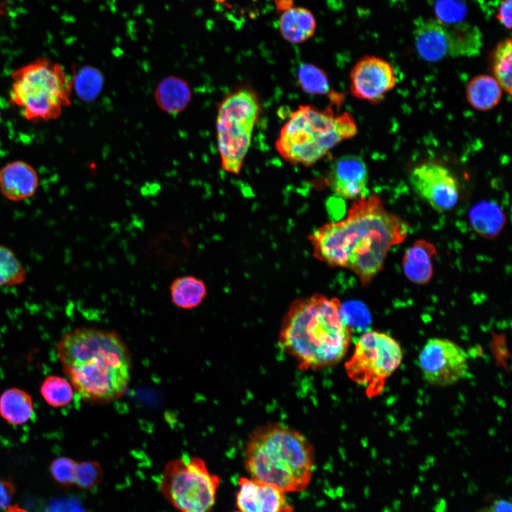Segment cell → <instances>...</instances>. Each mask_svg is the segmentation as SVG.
<instances>
[{
  "instance_id": "6da1fadb",
  "label": "cell",
  "mask_w": 512,
  "mask_h": 512,
  "mask_svg": "<svg viewBox=\"0 0 512 512\" xmlns=\"http://www.w3.org/2000/svg\"><path fill=\"white\" fill-rule=\"evenodd\" d=\"M408 225L368 193L354 200L346 217L326 223L309 236L313 255L330 267L349 269L363 285L382 270L390 249L402 242Z\"/></svg>"
},
{
  "instance_id": "7a4b0ae2",
  "label": "cell",
  "mask_w": 512,
  "mask_h": 512,
  "mask_svg": "<svg viewBox=\"0 0 512 512\" xmlns=\"http://www.w3.org/2000/svg\"><path fill=\"white\" fill-rule=\"evenodd\" d=\"M56 353L64 373L85 400L107 402L125 393L132 359L116 331L76 328L58 341Z\"/></svg>"
},
{
  "instance_id": "3957f363",
  "label": "cell",
  "mask_w": 512,
  "mask_h": 512,
  "mask_svg": "<svg viewBox=\"0 0 512 512\" xmlns=\"http://www.w3.org/2000/svg\"><path fill=\"white\" fill-rule=\"evenodd\" d=\"M351 330L336 298L316 294L296 299L284 316L279 345L302 370L335 365L346 356Z\"/></svg>"
},
{
  "instance_id": "277c9868",
  "label": "cell",
  "mask_w": 512,
  "mask_h": 512,
  "mask_svg": "<svg viewBox=\"0 0 512 512\" xmlns=\"http://www.w3.org/2000/svg\"><path fill=\"white\" fill-rule=\"evenodd\" d=\"M314 465V449L308 439L279 424L257 428L245 447V466L251 477L284 493L304 490Z\"/></svg>"
},
{
  "instance_id": "5b68a950",
  "label": "cell",
  "mask_w": 512,
  "mask_h": 512,
  "mask_svg": "<svg viewBox=\"0 0 512 512\" xmlns=\"http://www.w3.org/2000/svg\"><path fill=\"white\" fill-rule=\"evenodd\" d=\"M357 133V124L348 112L335 114L331 107L301 105L281 128L275 148L286 161L308 166Z\"/></svg>"
},
{
  "instance_id": "8992f818",
  "label": "cell",
  "mask_w": 512,
  "mask_h": 512,
  "mask_svg": "<svg viewBox=\"0 0 512 512\" xmlns=\"http://www.w3.org/2000/svg\"><path fill=\"white\" fill-rule=\"evenodd\" d=\"M11 102L33 122L58 119L70 105L73 80L62 66L38 58L11 73Z\"/></svg>"
},
{
  "instance_id": "52a82bcc",
  "label": "cell",
  "mask_w": 512,
  "mask_h": 512,
  "mask_svg": "<svg viewBox=\"0 0 512 512\" xmlns=\"http://www.w3.org/2000/svg\"><path fill=\"white\" fill-rule=\"evenodd\" d=\"M220 478L203 459L183 455L168 462L159 481L162 496L178 512H213Z\"/></svg>"
},
{
  "instance_id": "ba28073f",
  "label": "cell",
  "mask_w": 512,
  "mask_h": 512,
  "mask_svg": "<svg viewBox=\"0 0 512 512\" xmlns=\"http://www.w3.org/2000/svg\"><path fill=\"white\" fill-rule=\"evenodd\" d=\"M259 113L258 98L248 88L233 92L221 103L216 129L221 167L224 171L233 174L240 173Z\"/></svg>"
},
{
  "instance_id": "9c48e42d",
  "label": "cell",
  "mask_w": 512,
  "mask_h": 512,
  "mask_svg": "<svg viewBox=\"0 0 512 512\" xmlns=\"http://www.w3.org/2000/svg\"><path fill=\"white\" fill-rule=\"evenodd\" d=\"M402 356L401 346L394 338L383 332L370 331L358 338L345 368L351 380L367 385L371 393L399 367Z\"/></svg>"
},
{
  "instance_id": "30bf717a",
  "label": "cell",
  "mask_w": 512,
  "mask_h": 512,
  "mask_svg": "<svg viewBox=\"0 0 512 512\" xmlns=\"http://www.w3.org/2000/svg\"><path fill=\"white\" fill-rule=\"evenodd\" d=\"M418 365L424 379L438 387L456 384L469 370L466 351L457 343L442 338L427 341L419 353Z\"/></svg>"
},
{
  "instance_id": "8fae6325",
  "label": "cell",
  "mask_w": 512,
  "mask_h": 512,
  "mask_svg": "<svg viewBox=\"0 0 512 512\" xmlns=\"http://www.w3.org/2000/svg\"><path fill=\"white\" fill-rule=\"evenodd\" d=\"M409 181L416 194L438 212L452 209L459 201L458 180L439 162L428 161L416 166L410 173Z\"/></svg>"
},
{
  "instance_id": "7c38bea8",
  "label": "cell",
  "mask_w": 512,
  "mask_h": 512,
  "mask_svg": "<svg viewBox=\"0 0 512 512\" xmlns=\"http://www.w3.org/2000/svg\"><path fill=\"white\" fill-rule=\"evenodd\" d=\"M350 92L357 99L372 103L384 100L396 85L392 65L382 58L365 55L350 72Z\"/></svg>"
},
{
  "instance_id": "4fadbf2b",
  "label": "cell",
  "mask_w": 512,
  "mask_h": 512,
  "mask_svg": "<svg viewBox=\"0 0 512 512\" xmlns=\"http://www.w3.org/2000/svg\"><path fill=\"white\" fill-rule=\"evenodd\" d=\"M236 505L241 512H292L293 506L277 488L253 478L238 480Z\"/></svg>"
},
{
  "instance_id": "5bb4252c",
  "label": "cell",
  "mask_w": 512,
  "mask_h": 512,
  "mask_svg": "<svg viewBox=\"0 0 512 512\" xmlns=\"http://www.w3.org/2000/svg\"><path fill=\"white\" fill-rule=\"evenodd\" d=\"M368 170L363 159L348 154L334 163L330 178L333 192L343 199L356 200L368 193Z\"/></svg>"
},
{
  "instance_id": "9a60e30c",
  "label": "cell",
  "mask_w": 512,
  "mask_h": 512,
  "mask_svg": "<svg viewBox=\"0 0 512 512\" xmlns=\"http://www.w3.org/2000/svg\"><path fill=\"white\" fill-rule=\"evenodd\" d=\"M412 36L418 55L427 62H438L448 56L446 24L436 18H417Z\"/></svg>"
},
{
  "instance_id": "2e32d148",
  "label": "cell",
  "mask_w": 512,
  "mask_h": 512,
  "mask_svg": "<svg viewBox=\"0 0 512 512\" xmlns=\"http://www.w3.org/2000/svg\"><path fill=\"white\" fill-rule=\"evenodd\" d=\"M38 183L36 169L23 161L9 162L0 169V191L9 201L16 202L33 196Z\"/></svg>"
},
{
  "instance_id": "e0dca14e",
  "label": "cell",
  "mask_w": 512,
  "mask_h": 512,
  "mask_svg": "<svg viewBox=\"0 0 512 512\" xmlns=\"http://www.w3.org/2000/svg\"><path fill=\"white\" fill-rule=\"evenodd\" d=\"M435 254L433 244L424 240H417L405 251L402 259V268L407 279L417 284L429 282L433 274L432 257Z\"/></svg>"
},
{
  "instance_id": "ac0fdd59",
  "label": "cell",
  "mask_w": 512,
  "mask_h": 512,
  "mask_svg": "<svg viewBox=\"0 0 512 512\" xmlns=\"http://www.w3.org/2000/svg\"><path fill=\"white\" fill-rule=\"evenodd\" d=\"M316 29V21L312 12L304 7H292L280 16L279 30L284 40L293 44L311 38Z\"/></svg>"
},
{
  "instance_id": "d6986e66",
  "label": "cell",
  "mask_w": 512,
  "mask_h": 512,
  "mask_svg": "<svg viewBox=\"0 0 512 512\" xmlns=\"http://www.w3.org/2000/svg\"><path fill=\"white\" fill-rule=\"evenodd\" d=\"M445 24L448 37V56L473 57L480 53L483 35L478 26L464 21Z\"/></svg>"
},
{
  "instance_id": "ffe728a7",
  "label": "cell",
  "mask_w": 512,
  "mask_h": 512,
  "mask_svg": "<svg viewBox=\"0 0 512 512\" xmlns=\"http://www.w3.org/2000/svg\"><path fill=\"white\" fill-rule=\"evenodd\" d=\"M154 96L162 110L169 114L176 115L188 106L191 99V91L184 80L169 76L159 83Z\"/></svg>"
},
{
  "instance_id": "44dd1931",
  "label": "cell",
  "mask_w": 512,
  "mask_h": 512,
  "mask_svg": "<svg viewBox=\"0 0 512 512\" xmlns=\"http://www.w3.org/2000/svg\"><path fill=\"white\" fill-rule=\"evenodd\" d=\"M503 89L489 75H478L471 78L466 87V98L474 109L489 111L496 107L503 96Z\"/></svg>"
},
{
  "instance_id": "7402d4cb",
  "label": "cell",
  "mask_w": 512,
  "mask_h": 512,
  "mask_svg": "<svg viewBox=\"0 0 512 512\" xmlns=\"http://www.w3.org/2000/svg\"><path fill=\"white\" fill-rule=\"evenodd\" d=\"M33 410L31 396L22 389L8 388L0 395V415L11 425L26 423L33 415Z\"/></svg>"
},
{
  "instance_id": "603a6c76",
  "label": "cell",
  "mask_w": 512,
  "mask_h": 512,
  "mask_svg": "<svg viewBox=\"0 0 512 512\" xmlns=\"http://www.w3.org/2000/svg\"><path fill=\"white\" fill-rule=\"evenodd\" d=\"M169 291L172 303L186 310L200 306L208 294L205 282L193 275L174 279L170 284Z\"/></svg>"
},
{
  "instance_id": "cb8c5ba5",
  "label": "cell",
  "mask_w": 512,
  "mask_h": 512,
  "mask_svg": "<svg viewBox=\"0 0 512 512\" xmlns=\"http://www.w3.org/2000/svg\"><path fill=\"white\" fill-rule=\"evenodd\" d=\"M469 220L473 229L486 238L496 236L505 223V216L494 203L482 202L470 210Z\"/></svg>"
},
{
  "instance_id": "d4e9b609",
  "label": "cell",
  "mask_w": 512,
  "mask_h": 512,
  "mask_svg": "<svg viewBox=\"0 0 512 512\" xmlns=\"http://www.w3.org/2000/svg\"><path fill=\"white\" fill-rule=\"evenodd\" d=\"M512 42L511 38L500 41L492 51L490 62L493 77L503 90L511 95Z\"/></svg>"
},
{
  "instance_id": "484cf974",
  "label": "cell",
  "mask_w": 512,
  "mask_h": 512,
  "mask_svg": "<svg viewBox=\"0 0 512 512\" xmlns=\"http://www.w3.org/2000/svg\"><path fill=\"white\" fill-rule=\"evenodd\" d=\"M40 392L46 402L53 407L68 405L72 401L74 393L70 381L54 375L45 378L41 385Z\"/></svg>"
},
{
  "instance_id": "4316f807",
  "label": "cell",
  "mask_w": 512,
  "mask_h": 512,
  "mask_svg": "<svg viewBox=\"0 0 512 512\" xmlns=\"http://www.w3.org/2000/svg\"><path fill=\"white\" fill-rule=\"evenodd\" d=\"M73 80V89L85 102L93 101L101 92L104 83L102 73L90 66L82 67Z\"/></svg>"
},
{
  "instance_id": "83f0119b",
  "label": "cell",
  "mask_w": 512,
  "mask_h": 512,
  "mask_svg": "<svg viewBox=\"0 0 512 512\" xmlns=\"http://www.w3.org/2000/svg\"><path fill=\"white\" fill-rule=\"evenodd\" d=\"M26 276V268L14 251L0 244V287L21 284Z\"/></svg>"
},
{
  "instance_id": "f1b7e54d",
  "label": "cell",
  "mask_w": 512,
  "mask_h": 512,
  "mask_svg": "<svg viewBox=\"0 0 512 512\" xmlns=\"http://www.w3.org/2000/svg\"><path fill=\"white\" fill-rule=\"evenodd\" d=\"M297 79L302 90L307 93L321 95L329 91V83L326 73L314 65L302 64L299 68Z\"/></svg>"
},
{
  "instance_id": "f546056e",
  "label": "cell",
  "mask_w": 512,
  "mask_h": 512,
  "mask_svg": "<svg viewBox=\"0 0 512 512\" xmlns=\"http://www.w3.org/2000/svg\"><path fill=\"white\" fill-rule=\"evenodd\" d=\"M436 19L452 24L463 21L467 13L464 0H436L434 4Z\"/></svg>"
},
{
  "instance_id": "4dcf8cb0",
  "label": "cell",
  "mask_w": 512,
  "mask_h": 512,
  "mask_svg": "<svg viewBox=\"0 0 512 512\" xmlns=\"http://www.w3.org/2000/svg\"><path fill=\"white\" fill-rule=\"evenodd\" d=\"M103 478L101 466L97 462H78L75 485L82 489H90L100 484Z\"/></svg>"
},
{
  "instance_id": "1f68e13d",
  "label": "cell",
  "mask_w": 512,
  "mask_h": 512,
  "mask_svg": "<svg viewBox=\"0 0 512 512\" xmlns=\"http://www.w3.org/2000/svg\"><path fill=\"white\" fill-rule=\"evenodd\" d=\"M78 462L66 457L55 459L50 465L53 479L63 486L75 485Z\"/></svg>"
},
{
  "instance_id": "d6a6232c",
  "label": "cell",
  "mask_w": 512,
  "mask_h": 512,
  "mask_svg": "<svg viewBox=\"0 0 512 512\" xmlns=\"http://www.w3.org/2000/svg\"><path fill=\"white\" fill-rule=\"evenodd\" d=\"M15 493V488L10 480L0 479V511L9 507Z\"/></svg>"
},
{
  "instance_id": "836d02e7",
  "label": "cell",
  "mask_w": 512,
  "mask_h": 512,
  "mask_svg": "<svg viewBox=\"0 0 512 512\" xmlns=\"http://www.w3.org/2000/svg\"><path fill=\"white\" fill-rule=\"evenodd\" d=\"M512 0H501L497 9L496 18L507 29L511 28Z\"/></svg>"
},
{
  "instance_id": "e575fe53",
  "label": "cell",
  "mask_w": 512,
  "mask_h": 512,
  "mask_svg": "<svg viewBox=\"0 0 512 512\" xmlns=\"http://www.w3.org/2000/svg\"><path fill=\"white\" fill-rule=\"evenodd\" d=\"M45 512H82L75 501L68 499H60L49 504Z\"/></svg>"
},
{
  "instance_id": "d590c367",
  "label": "cell",
  "mask_w": 512,
  "mask_h": 512,
  "mask_svg": "<svg viewBox=\"0 0 512 512\" xmlns=\"http://www.w3.org/2000/svg\"><path fill=\"white\" fill-rule=\"evenodd\" d=\"M488 512H512L511 504L507 500L496 501Z\"/></svg>"
},
{
  "instance_id": "8d00e7d4",
  "label": "cell",
  "mask_w": 512,
  "mask_h": 512,
  "mask_svg": "<svg viewBox=\"0 0 512 512\" xmlns=\"http://www.w3.org/2000/svg\"><path fill=\"white\" fill-rule=\"evenodd\" d=\"M1 512H28L23 508L18 506H9L6 508V510L1 511Z\"/></svg>"
},
{
  "instance_id": "74e56055",
  "label": "cell",
  "mask_w": 512,
  "mask_h": 512,
  "mask_svg": "<svg viewBox=\"0 0 512 512\" xmlns=\"http://www.w3.org/2000/svg\"><path fill=\"white\" fill-rule=\"evenodd\" d=\"M214 1L218 4H223L225 1H227V0H214Z\"/></svg>"
},
{
  "instance_id": "f35d334b",
  "label": "cell",
  "mask_w": 512,
  "mask_h": 512,
  "mask_svg": "<svg viewBox=\"0 0 512 512\" xmlns=\"http://www.w3.org/2000/svg\"><path fill=\"white\" fill-rule=\"evenodd\" d=\"M233 512H241V511H240L238 510V511H233Z\"/></svg>"
},
{
  "instance_id": "ab89813d",
  "label": "cell",
  "mask_w": 512,
  "mask_h": 512,
  "mask_svg": "<svg viewBox=\"0 0 512 512\" xmlns=\"http://www.w3.org/2000/svg\"><path fill=\"white\" fill-rule=\"evenodd\" d=\"M0 117H1V112H0Z\"/></svg>"
}]
</instances>
